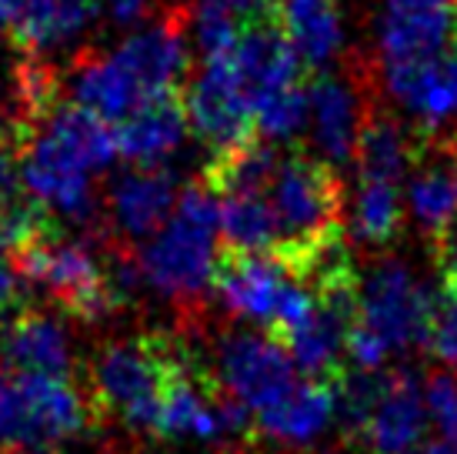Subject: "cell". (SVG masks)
<instances>
[{"mask_svg":"<svg viewBox=\"0 0 457 454\" xmlns=\"http://www.w3.org/2000/svg\"><path fill=\"white\" fill-rule=\"evenodd\" d=\"M187 74L184 13H167L124 38L107 57L84 54L74 61L67 88L77 107L101 121H128L140 107L180 94Z\"/></svg>","mask_w":457,"mask_h":454,"instance_id":"cell-2","label":"cell"},{"mask_svg":"<svg viewBox=\"0 0 457 454\" xmlns=\"http://www.w3.org/2000/svg\"><path fill=\"white\" fill-rule=\"evenodd\" d=\"M428 428V401L424 388L411 371H387V384L378 408L370 411L368 425L357 441L370 454H411Z\"/></svg>","mask_w":457,"mask_h":454,"instance_id":"cell-16","label":"cell"},{"mask_svg":"<svg viewBox=\"0 0 457 454\" xmlns=\"http://www.w3.org/2000/svg\"><path fill=\"white\" fill-rule=\"evenodd\" d=\"M254 124L257 134L267 140L294 138L307 124V90H301V84H297V88H287L261 101L254 107Z\"/></svg>","mask_w":457,"mask_h":454,"instance_id":"cell-27","label":"cell"},{"mask_svg":"<svg viewBox=\"0 0 457 454\" xmlns=\"http://www.w3.org/2000/svg\"><path fill=\"white\" fill-rule=\"evenodd\" d=\"M17 151H21L17 130L0 127V211L21 201V198H17V188H21L24 181H21V167H17Z\"/></svg>","mask_w":457,"mask_h":454,"instance_id":"cell-29","label":"cell"},{"mask_svg":"<svg viewBox=\"0 0 457 454\" xmlns=\"http://www.w3.org/2000/svg\"><path fill=\"white\" fill-rule=\"evenodd\" d=\"M24 288H27V278L24 271H21V265H17V257L0 254V317L21 307Z\"/></svg>","mask_w":457,"mask_h":454,"instance_id":"cell-30","label":"cell"},{"mask_svg":"<svg viewBox=\"0 0 457 454\" xmlns=\"http://www.w3.org/2000/svg\"><path fill=\"white\" fill-rule=\"evenodd\" d=\"M187 127L191 121H187L184 97L180 94L161 97L117 124V151L134 164H161L184 144Z\"/></svg>","mask_w":457,"mask_h":454,"instance_id":"cell-19","label":"cell"},{"mask_svg":"<svg viewBox=\"0 0 457 454\" xmlns=\"http://www.w3.org/2000/svg\"><path fill=\"white\" fill-rule=\"evenodd\" d=\"M101 11V0H17L13 40L27 54H51L74 44Z\"/></svg>","mask_w":457,"mask_h":454,"instance_id":"cell-18","label":"cell"},{"mask_svg":"<svg viewBox=\"0 0 457 454\" xmlns=\"http://www.w3.org/2000/svg\"><path fill=\"white\" fill-rule=\"evenodd\" d=\"M424 401H428V415L445 434V441L457 444V374L434 371L424 381Z\"/></svg>","mask_w":457,"mask_h":454,"instance_id":"cell-28","label":"cell"},{"mask_svg":"<svg viewBox=\"0 0 457 454\" xmlns=\"http://www.w3.org/2000/svg\"><path fill=\"white\" fill-rule=\"evenodd\" d=\"M228 57L254 107L267 97L280 94V90L297 88L301 63H304L301 54L294 51L291 40L284 38V30L278 27L274 17L244 27L237 44L228 51Z\"/></svg>","mask_w":457,"mask_h":454,"instance_id":"cell-15","label":"cell"},{"mask_svg":"<svg viewBox=\"0 0 457 454\" xmlns=\"http://www.w3.org/2000/svg\"><path fill=\"white\" fill-rule=\"evenodd\" d=\"M414 161H418V138L407 134L404 127L391 121L384 111L370 114L361 127V138H357V177L397 184Z\"/></svg>","mask_w":457,"mask_h":454,"instance_id":"cell-23","label":"cell"},{"mask_svg":"<svg viewBox=\"0 0 457 454\" xmlns=\"http://www.w3.org/2000/svg\"><path fill=\"white\" fill-rule=\"evenodd\" d=\"M457 51V0H387L381 63L437 61Z\"/></svg>","mask_w":457,"mask_h":454,"instance_id":"cell-13","label":"cell"},{"mask_svg":"<svg viewBox=\"0 0 457 454\" xmlns=\"http://www.w3.org/2000/svg\"><path fill=\"white\" fill-rule=\"evenodd\" d=\"M441 301H434L428 284L414 278L404 261H381L357 288L354 324L384 344V351H407L418 344H431L434 321Z\"/></svg>","mask_w":457,"mask_h":454,"instance_id":"cell-9","label":"cell"},{"mask_svg":"<svg viewBox=\"0 0 457 454\" xmlns=\"http://www.w3.org/2000/svg\"><path fill=\"white\" fill-rule=\"evenodd\" d=\"M21 181L30 201L71 224L94 221L90 177L114 164L117 134L97 114L77 104H54L21 134Z\"/></svg>","mask_w":457,"mask_h":454,"instance_id":"cell-1","label":"cell"},{"mask_svg":"<svg viewBox=\"0 0 457 454\" xmlns=\"http://www.w3.org/2000/svg\"><path fill=\"white\" fill-rule=\"evenodd\" d=\"M411 454H457V444H451V441H428V444H420L418 451H411Z\"/></svg>","mask_w":457,"mask_h":454,"instance_id":"cell-32","label":"cell"},{"mask_svg":"<svg viewBox=\"0 0 457 454\" xmlns=\"http://www.w3.org/2000/svg\"><path fill=\"white\" fill-rule=\"evenodd\" d=\"M330 454H337V451H330Z\"/></svg>","mask_w":457,"mask_h":454,"instance_id":"cell-36","label":"cell"},{"mask_svg":"<svg viewBox=\"0 0 457 454\" xmlns=\"http://www.w3.org/2000/svg\"><path fill=\"white\" fill-rule=\"evenodd\" d=\"M0 354L21 374L67 378L74 365L71 331L51 311H17L0 331Z\"/></svg>","mask_w":457,"mask_h":454,"instance_id":"cell-17","label":"cell"},{"mask_svg":"<svg viewBox=\"0 0 457 454\" xmlns=\"http://www.w3.org/2000/svg\"><path fill=\"white\" fill-rule=\"evenodd\" d=\"M184 107H187L194 134L214 154L234 151L241 144L257 140L254 104L247 97L228 54L204 57L201 74L187 88Z\"/></svg>","mask_w":457,"mask_h":454,"instance_id":"cell-12","label":"cell"},{"mask_svg":"<svg viewBox=\"0 0 457 454\" xmlns=\"http://www.w3.org/2000/svg\"><path fill=\"white\" fill-rule=\"evenodd\" d=\"M220 198L207 184L180 194L174 214L137 254L147 288L178 304H197L217 278Z\"/></svg>","mask_w":457,"mask_h":454,"instance_id":"cell-3","label":"cell"},{"mask_svg":"<svg viewBox=\"0 0 457 454\" xmlns=\"http://www.w3.org/2000/svg\"><path fill=\"white\" fill-rule=\"evenodd\" d=\"M220 238L230 254H278V214L264 194L220 198Z\"/></svg>","mask_w":457,"mask_h":454,"instance_id":"cell-24","label":"cell"},{"mask_svg":"<svg viewBox=\"0 0 457 454\" xmlns=\"http://www.w3.org/2000/svg\"><path fill=\"white\" fill-rule=\"evenodd\" d=\"M270 207L280 227V248L274 257L291 267L294 274L328 240L344 234V211H347L344 184L334 174V167L318 157L294 154L280 161L278 177L270 184Z\"/></svg>","mask_w":457,"mask_h":454,"instance_id":"cell-4","label":"cell"},{"mask_svg":"<svg viewBox=\"0 0 457 454\" xmlns=\"http://www.w3.org/2000/svg\"><path fill=\"white\" fill-rule=\"evenodd\" d=\"M278 154L270 144L251 140L234 151L214 154L207 164V188L217 198H234V194H264L274 177H278Z\"/></svg>","mask_w":457,"mask_h":454,"instance_id":"cell-25","label":"cell"},{"mask_svg":"<svg viewBox=\"0 0 457 454\" xmlns=\"http://www.w3.org/2000/svg\"><path fill=\"white\" fill-rule=\"evenodd\" d=\"M94 408L67 378L13 374L0 381V448L4 451H54L84 434Z\"/></svg>","mask_w":457,"mask_h":454,"instance_id":"cell-6","label":"cell"},{"mask_svg":"<svg viewBox=\"0 0 457 454\" xmlns=\"http://www.w3.org/2000/svg\"><path fill=\"white\" fill-rule=\"evenodd\" d=\"M420 171L411 181V211L428 240L445 238L457 224V157L445 151H420Z\"/></svg>","mask_w":457,"mask_h":454,"instance_id":"cell-22","label":"cell"},{"mask_svg":"<svg viewBox=\"0 0 457 454\" xmlns=\"http://www.w3.org/2000/svg\"><path fill=\"white\" fill-rule=\"evenodd\" d=\"M17 21V0H0V30L13 27Z\"/></svg>","mask_w":457,"mask_h":454,"instance_id":"cell-33","label":"cell"},{"mask_svg":"<svg viewBox=\"0 0 457 454\" xmlns=\"http://www.w3.org/2000/svg\"><path fill=\"white\" fill-rule=\"evenodd\" d=\"M217 298L224 301L230 315L254 321L267 328L274 338H284L297 328L318 298L297 281L287 265H280L274 254H224L217 267Z\"/></svg>","mask_w":457,"mask_h":454,"instance_id":"cell-8","label":"cell"},{"mask_svg":"<svg viewBox=\"0 0 457 454\" xmlns=\"http://www.w3.org/2000/svg\"><path fill=\"white\" fill-rule=\"evenodd\" d=\"M101 11L107 13L114 24L130 27L151 11V0H101Z\"/></svg>","mask_w":457,"mask_h":454,"instance_id":"cell-31","label":"cell"},{"mask_svg":"<svg viewBox=\"0 0 457 454\" xmlns=\"http://www.w3.org/2000/svg\"><path fill=\"white\" fill-rule=\"evenodd\" d=\"M378 111L374 71L354 61L344 74H318L307 88V121L324 164H347L357 154L361 127Z\"/></svg>","mask_w":457,"mask_h":454,"instance_id":"cell-11","label":"cell"},{"mask_svg":"<svg viewBox=\"0 0 457 454\" xmlns=\"http://www.w3.org/2000/svg\"><path fill=\"white\" fill-rule=\"evenodd\" d=\"M274 21L307 67L320 71L344 47L337 0H274Z\"/></svg>","mask_w":457,"mask_h":454,"instance_id":"cell-21","label":"cell"},{"mask_svg":"<svg viewBox=\"0 0 457 454\" xmlns=\"http://www.w3.org/2000/svg\"><path fill=\"white\" fill-rule=\"evenodd\" d=\"M27 284L51 294L67 315L80 321H104L120 307L111 284V267L101 265L94 244L84 238H61L40 231L37 238L17 254Z\"/></svg>","mask_w":457,"mask_h":454,"instance_id":"cell-7","label":"cell"},{"mask_svg":"<svg viewBox=\"0 0 457 454\" xmlns=\"http://www.w3.org/2000/svg\"><path fill=\"white\" fill-rule=\"evenodd\" d=\"M404 227V204L397 184L361 181L351 201V234L368 248L391 244Z\"/></svg>","mask_w":457,"mask_h":454,"instance_id":"cell-26","label":"cell"},{"mask_svg":"<svg viewBox=\"0 0 457 454\" xmlns=\"http://www.w3.org/2000/svg\"><path fill=\"white\" fill-rule=\"evenodd\" d=\"M297 384V365L278 338L230 331L217 340V388L251 417L274 408Z\"/></svg>","mask_w":457,"mask_h":454,"instance_id":"cell-10","label":"cell"},{"mask_svg":"<svg viewBox=\"0 0 457 454\" xmlns=\"http://www.w3.org/2000/svg\"><path fill=\"white\" fill-rule=\"evenodd\" d=\"M337 417V398H334V384L328 381L307 378L294 388L287 398H280L274 408H267L254 417L257 428L267 438L280 444H307L318 434L328 431V425Z\"/></svg>","mask_w":457,"mask_h":454,"instance_id":"cell-20","label":"cell"},{"mask_svg":"<svg viewBox=\"0 0 457 454\" xmlns=\"http://www.w3.org/2000/svg\"><path fill=\"white\" fill-rule=\"evenodd\" d=\"M178 201V177L157 164H137L117 174L107 194L111 224L124 240L154 238L170 221Z\"/></svg>","mask_w":457,"mask_h":454,"instance_id":"cell-14","label":"cell"},{"mask_svg":"<svg viewBox=\"0 0 457 454\" xmlns=\"http://www.w3.org/2000/svg\"><path fill=\"white\" fill-rule=\"evenodd\" d=\"M0 84H4V71H0Z\"/></svg>","mask_w":457,"mask_h":454,"instance_id":"cell-35","label":"cell"},{"mask_svg":"<svg viewBox=\"0 0 457 454\" xmlns=\"http://www.w3.org/2000/svg\"><path fill=\"white\" fill-rule=\"evenodd\" d=\"M40 454H61V451H40Z\"/></svg>","mask_w":457,"mask_h":454,"instance_id":"cell-34","label":"cell"},{"mask_svg":"<svg viewBox=\"0 0 457 454\" xmlns=\"http://www.w3.org/2000/svg\"><path fill=\"white\" fill-rule=\"evenodd\" d=\"M184 354L157 338L107 344L90 367L97 404L134 431H157L167 384Z\"/></svg>","mask_w":457,"mask_h":454,"instance_id":"cell-5","label":"cell"}]
</instances>
